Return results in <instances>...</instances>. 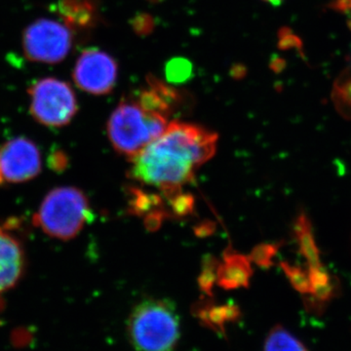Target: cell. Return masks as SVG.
<instances>
[{
	"label": "cell",
	"mask_w": 351,
	"mask_h": 351,
	"mask_svg": "<svg viewBox=\"0 0 351 351\" xmlns=\"http://www.w3.org/2000/svg\"><path fill=\"white\" fill-rule=\"evenodd\" d=\"M191 73V64L186 60L180 59V58L172 60L167 64V69H166L168 78L173 82H184V80H188Z\"/></svg>",
	"instance_id": "obj_15"
},
{
	"label": "cell",
	"mask_w": 351,
	"mask_h": 351,
	"mask_svg": "<svg viewBox=\"0 0 351 351\" xmlns=\"http://www.w3.org/2000/svg\"><path fill=\"white\" fill-rule=\"evenodd\" d=\"M117 62L108 53L91 48L78 58L73 80L75 84L84 92L92 95L110 93L117 80Z\"/></svg>",
	"instance_id": "obj_8"
},
{
	"label": "cell",
	"mask_w": 351,
	"mask_h": 351,
	"mask_svg": "<svg viewBox=\"0 0 351 351\" xmlns=\"http://www.w3.org/2000/svg\"><path fill=\"white\" fill-rule=\"evenodd\" d=\"M25 251L8 223H0V298L15 287L24 274Z\"/></svg>",
	"instance_id": "obj_9"
},
{
	"label": "cell",
	"mask_w": 351,
	"mask_h": 351,
	"mask_svg": "<svg viewBox=\"0 0 351 351\" xmlns=\"http://www.w3.org/2000/svg\"><path fill=\"white\" fill-rule=\"evenodd\" d=\"M63 12L75 24L87 25L93 20L94 7L89 0H68L63 4Z\"/></svg>",
	"instance_id": "obj_13"
},
{
	"label": "cell",
	"mask_w": 351,
	"mask_h": 351,
	"mask_svg": "<svg viewBox=\"0 0 351 351\" xmlns=\"http://www.w3.org/2000/svg\"><path fill=\"white\" fill-rule=\"evenodd\" d=\"M274 245H260L252 252L250 260L261 267H265L270 265V258L274 255Z\"/></svg>",
	"instance_id": "obj_16"
},
{
	"label": "cell",
	"mask_w": 351,
	"mask_h": 351,
	"mask_svg": "<svg viewBox=\"0 0 351 351\" xmlns=\"http://www.w3.org/2000/svg\"><path fill=\"white\" fill-rule=\"evenodd\" d=\"M219 261L213 257L205 258L203 262L202 271L198 279L201 290L211 295L214 284L217 282V272H218Z\"/></svg>",
	"instance_id": "obj_14"
},
{
	"label": "cell",
	"mask_w": 351,
	"mask_h": 351,
	"mask_svg": "<svg viewBox=\"0 0 351 351\" xmlns=\"http://www.w3.org/2000/svg\"><path fill=\"white\" fill-rule=\"evenodd\" d=\"M239 313V309L233 304H221V306L207 304V306H201L197 313L203 322L214 328L219 327V330L223 329L226 322L235 319Z\"/></svg>",
	"instance_id": "obj_11"
},
{
	"label": "cell",
	"mask_w": 351,
	"mask_h": 351,
	"mask_svg": "<svg viewBox=\"0 0 351 351\" xmlns=\"http://www.w3.org/2000/svg\"><path fill=\"white\" fill-rule=\"evenodd\" d=\"M25 56L38 63L56 64L71 51L73 36L66 25L49 19H40L27 27L24 34Z\"/></svg>",
	"instance_id": "obj_6"
},
{
	"label": "cell",
	"mask_w": 351,
	"mask_h": 351,
	"mask_svg": "<svg viewBox=\"0 0 351 351\" xmlns=\"http://www.w3.org/2000/svg\"><path fill=\"white\" fill-rule=\"evenodd\" d=\"M41 170L40 149L29 138H14L0 145V186L32 181Z\"/></svg>",
	"instance_id": "obj_7"
},
{
	"label": "cell",
	"mask_w": 351,
	"mask_h": 351,
	"mask_svg": "<svg viewBox=\"0 0 351 351\" xmlns=\"http://www.w3.org/2000/svg\"><path fill=\"white\" fill-rule=\"evenodd\" d=\"M336 7L351 15V0H336Z\"/></svg>",
	"instance_id": "obj_17"
},
{
	"label": "cell",
	"mask_w": 351,
	"mask_h": 351,
	"mask_svg": "<svg viewBox=\"0 0 351 351\" xmlns=\"http://www.w3.org/2000/svg\"><path fill=\"white\" fill-rule=\"evenodd\" d=\"M32 117L41 125L61 128L71 123L78 110L75 92L57 78H43L29 89Z\"/></svg>",
	"instance_id": "obj_5"
},
{
	"label": "cell",
	"mask_w": 351,
	"mask_h": 351,
	"mask_svg": "<svg viewBox=\"0 0 351 351\" xmlns=\"http://www.w3.org/2000/svg\"><path fill=\"white\" fill-rule=\"evenodd\" d=\"M252 274L250 258L226 251L223 262L219 263L216 283L226 290L248 287Z\"/></svg>",
	"instance_id": "obj_10"
},
{
	"label": "cell",
	"mask_w": 351,
	"mask_h": 351,
	"mask_svg": "<svg viewBox=\"0 0 351 351\" xmlns=\"http://www.w3.org/2000/svg\"><path fill=\"white\" fill-rule=\"evenodd\" d=\"M127 332L137 351H174L181 335L179 316L166 300H145L134 307Z\"/></svg>",
	"instance_id": "obj_3"
},
{
	"label": "cell",
	"mask_w": 351,
	"mask_h": 351,
	"mask_svg": "<svg viewBox=\"0 0 351 351\" xmlns=\"http://www.w3.org/2000/svg\"><path fill=\"white\" fill-rule=\"evenodd\" d=\"M265 351H307L304 346L285 328L274 327L265 339Z\"/></svg>",
	"instance_id": "obj_12"
},
{
	"label": "cell",
	"mask_w": 351,
	"mask_h": 351,
	"mask_svg": "<svg viewBox=\"0 0 351 351\" xmlns=\"http://www.w3.org/2000/svg\"><path fill=\"white\" fill-rule=\"evenodd\" d=\"M86 195L75 186H59L46 195L34 214V223L48 237L71 240L92 219Z\"/></svg>",
	"instance_id": "obj_4"
},
{
	"label": "cell",
	"mask_w": 351,
	"mask_h": 351,
	"mask_svg": "<svg viewBox=\"0 0 351 351\" xmlns=\"http://www.w3.org/2000/svg\"><path fill=\"white\" fill-rule=\"evenodd\" d=\"M265 1L269 2L272 5H280L282 3L283 0H265Z\"/></svg>",
	"instance_id": "obj_18"
},
{
	"label": "cell",
	"mask_w": 351,
	"mask_h": 351,
	"mask_svg": "<svg viewBox=\"0 0 351 351\" xmlns=\"http://www.w3.org/2000/svg\"><path fill=\"white\" fill-rule=\"evenodd\" d=\"M169 119V115L149 107L136 94L127 97L108 119L110 144L119 154L131 159L165 131Z\"/></svg>",
	"instance_id": "obj_2"
},
{
	"label": "cell",
	"mask_w": 351,
	"mask_h": 351,
	"mask_svg": "<svg viewBox=\"0 0 351 351\" xmlns=\"http://www.w3.org/2000/svg\"><path fill=\"white\" fill-rule=\"evenodd\" d=\"M218 135L188 122L171 121L165 131L130 159L134 181L162 191L166 198L182 193L196 171L214 156Z\"/></svg>",
	"instance_id": "obj_1"
}]
</instances>
